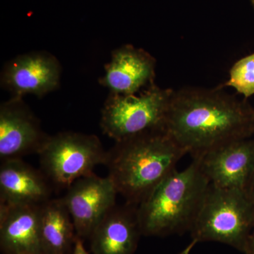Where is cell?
I'll list each match as a JSON object with an SVG mask.
<instances>
[{"instance_id": "obj_1", "label": "cell", "mask_w": 254, "mask_h": 254, "mask_svg": "<svg viewBox=\"0 0 254 254\" xmlns=\"http://www.w3.org/2000/svg\"><path fill=\"white\" fill-rule=\"evenodd\" d=\"M222 88L174 90L165 130L193 159L254 134L253 108Z\"/></svg>"}, {"instance_id": "obj_2", "label": "cell", "mask_w": 254, "mask_h": 254, "mask_svg": "<svg viewBox=\"0 0 254 254\" xmlns=\"http://www.w3.org/2000/svg\"><path fill=\"white\" fill-rule=\"evenodd\" d=\"M185 155L166 130H160L115 142L105 165L119 194L138 206Z\"/></svg>"}, {"instance_id": "obj_3", "label": "cell", "mask_w": 254, "mask_h": 254, "mask_svg": "<svg viewBox=\"0 0 254 254\" xmlns=\"http://www.w3.org/2000/svg\"><path fill=\"white\" fill-rule=\"evenodd\" d=\"M209 186L198 159L182 171L174 170L137 206L142 235L190 231Z\"/></svg>"}, {"instance_id": "obj_4", "label": "cell", "mask_w": 254, "mask_h": 254, "mask_svg": "<svg viewBox=\"0 0 254 254\" xmlns=\"http://www.w3.org/2000/svg\"><path fill=\"white\" fill-rule=\"evenodd\" d=\"M254 225V202L244 190L210 185L190 232L193 240L244 251Z\"/></svg>"}, {"instance_id": "obj_5", "label": "cell", "mask_w": 254, "mask_h": 254, "mask_svg": "<svg viewBox=\"0 0 254 254\" xmlns=\"http://www.w3.org/2000/svg\"><path fill=\"white\" fill-rule=\"evenodd\" d=\"M174 90L156 85L133 95L110 93L101 112L102 131L115 142L165 129Z\"/></svg>"}, {"instance_id": "obj_6", "label": "cell", "mask_w": 254, "mask_h": 254, "mask_svg": "<svg viewBox=\"0 0 254 254\" xmlns=\"http://www.w3.org/2000/svg\"><path fill=\"white\" fill-rule=\"evenodd\" d=\"M38 155L42 172L53 186L66 189L108 160L98 136L73 131L50 136Z\"/></svg>"}, {"instance_id": "obj_7", "label": "cell", "mask_w": 254, "mask_h": 254, "mask_svg": "<svg viewBox=\"0 0 254 254\" xmlns=\"http://www.w3.org/2000/svg\"><path fill=\"white\" fill-rule=\"evenodd\" d=\"M118 194L109 177H100L94 173L78 179L68 187L62 198L72 218L78 238L89 239L97 225L117 205Z\"/></svg>"}, {"instance_id": "obj_8", "label": "cell", "mask_w": 254, "mask_h": 254, "mask_svg": "<svg viewBox=\"0 0 254 254\" xmlns=\"http://www.w3.org/2000/svg\"><path fill=\"white\" fill-rule=\"evenodd\" d=\"M61 74V64L56 57L46 51L31 52L5 64L1 86L11 97L33 94L43 98L59 88Z\"/></svg>"}, {"instance_id": "obj_9", "label": "cell", "mask_w": 254, "mask_h": 254, "mask_svg": "<svg viewBox=\"0 0 254 254\" xmlns=\"http://www.w3.org/2000/svg\"><path fill=\"white\" fill-rule=\"evenodd\" d=\"M49 136L23 98L11 97L0 105L1 160L38 154Z\"/></svg>"}, {"instance_id": "obj_10", "label": "cell", "mask_w": 254, "mask_h": 254, "mask_svg": "<svg viewBox=\"0 0 254 254\" xmlns=\"http://www.w3.org/2000/svg\"><path fill=\"white\" fill-rule=\"evenodd\" d=\"M194 159L199 160L210 185L245 190L254 170V139L229 142Z\"/></svg>"}, {"instance_id": "obj_11", "label": "cell", "mask_w": 254, "mask_h": 254, "mask_svg": "<svg viewBox=\"0 0 254 254\" xmlns=\"http://www.w3.org/2000/svg\"><path fill=\"white\" fill-rule=\"evenodd\" d=\"M156 60L150 53L131 45H125L112 53L105 66L100 84L110 93L137 94L154 84Z\"/></svg>"}, {"instance_id": "obj_12", "label": "cell", "mask_w": 254, "mask_h": 254, "mask_svg": "<svg viewBox=\"0 0 254 254\" xmlns=\"http://www.w3.org/2000/svg\"><path fill=\"white\" fill-rule=\"evenodd\" d=\"M53 184L42 170L21 158L1 160L0 203L42 205L51 198Z\"/></svg>"}, {"instance_id": "obj_13", "label": "cell", "mask_w": 254, "mask_h": 254, "mask_svg": "<svg viewBox=\"0 0 254 254\" xmlns=\"http://www.w3.org/2000/svg\"><path fill=\"white\" fill-rule=\"evenodd\" d=\"M141 230L137 205H115L92 232L93 254H134Z\"/></svg>"}, {"instance_id": "obj_14", "label": "cell", "mask_w": 254, "mask_h": 254, "mask_svg": "<svg viewBox=\"0 0 254 254\" xmlns=\"http://www.w3.org/2000/svg\"><path fill=\"white\" fill-rule=\"evenodd\" d=\"M41 205L0 203V247L3 254H43Z\"/></svg>"}, {"instance_id": "obj_15", "label": "cell", "mask_w": 254, "mask_h": 254, "mask_svg": "<svg viewBox=\"0 0 254 254\" xmlns=\"http://www.w3.org/2000/svg\"><path fill=\"white\" fill-rule=\"evenodd\" d=\"M40 232L43 254H72L78 237L63 198L41 205Z\"/></svg>"}, {"instance_id": "obj_16", "label": "cell", "mask_w": 254, "mask_h": 254, "mask_svg": "<svg viewBox=\"0 0 254 254\" xmlns=\"http://www.w3.org/2000/svg\"><path fill=\"white\" fill-rule=\"evenodd\" d=\"M232 87L245 99L254 95V53L237 61L230 71V78L220 86Z\"/></svg>"}, {"instance_id": "obj_17", "label": "cell", "mask_w": 254, "mask_h": 254, "mask_svg": "<svg viewBox=\"0 0 254 254\" xmlns=\"http://www.w3.org/2000/svg\"><path fill=\"white\" fill-rule=\"evenodd\" d=\"M244 252L247 254H254V225L246 244Z\"/></svg>"}, {"instance_id": "obj_18", "label": "cell", "mask_w": 254, "mask_h": 254, "mask_svg": "<svg viewBox=\"0 0 254 254\" xmlns=\"http://www.w3.org/2000/svg\"><path fill=\"white\" fill-rule=\"evenodd\" d=\"M245 191L250 197L251 199L254 202V170L252 175H251L250 181L248 182Z\"/></svg>"}, {"instance_id": "obj_19", "label": "cell", "mask_w": 254, "mask_h": 254, "mask_svg": "<svg viewBox=\"0 0 254 254\" xmlns=\"http://www.w3.org/2000/svg\"><path fill=\"white\" fill-rule=\"evenodd\" d=\"M72 254H88L83 245V240L78 237L76 240V244H75Z\"/></svg>"}, {"instance_id": "obj_20", "label": "cell", "mask_w": 254, "mask_h": 254, "mask_svg": "<svg viewBox=\"0 0 254 254\" xmlns=\"http://www.w3.org/2000/svg\"><path fill=\"white\" fill-rule=\"evenodd\" d=\"M196 243L197 242H195V241L192 240L191 243H190V245H189L188 247H187V248L185 249V250H184L180 254H190V250H192V248L194 247Z\"/></svg>"}, {"instance_id": "obj_21", "label": "cell", "mask_w": 254, "mask_h": 254, "mask_svg": "<svg viewBox=\"0 0 254 254\" xmlns=\"http://www.w3.org/2000/svg\"><path fill=\"white\" fill-rule=\"evenodd\" d=\"M251 1H252V4L253 5V7L254 8V0H251Z\"/></svg>"}]
</instances>
